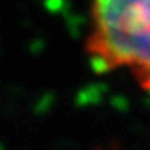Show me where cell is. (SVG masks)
<instances>
[{"mask_svg":"<svg viewBox=\"0 0 150 150\" xmlns=\"http://www.w3.org/2000/svg\"><path fill=\"white\" fill-rule=\"evenodd\" d=\"M85 50L97 70L127 69L150 90V0H93Z\"/></svg>","mask_w":150,"mask_h":150,"instance_id":"1","label":"cell"}]
</instances>
